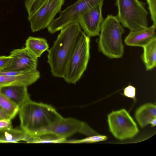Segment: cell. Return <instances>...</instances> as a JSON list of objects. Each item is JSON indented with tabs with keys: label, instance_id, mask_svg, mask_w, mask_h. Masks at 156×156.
Returning <instances> with one entry per match:
<instances>
[{
	"label": "cell",
	"instance_id": "obj_2",
	"mask_svg": "<svg viewBox=\"0 0 156 156\" xmlns=\"http://www.w3.org/2000/svg\"><path fill=\"white\" fill-rule=\"evenodd\" d=\"M19 113L21 129L30 135L44 132L62 117L51 105L31 100Z\"/></svg>",
	"mask_w": 156,
	"mask_h": 156
},
{
	"label": "cell",
	"instance_id": "obj_3",
	"mask_svg": "<svg viewBox=\"0 0 156 156\" xmlns=\"http://www.w3.org/2000/svg\"><path fill=\"white\" fill-rule=\"evenodd\" d=\"M124 31L116 16L108 15L101 27L98 41L99 51L110 58H121L124 52L122 35Z\"/></svg>",
	"mask_w": 156,
	"mask_h": 156
},
{
	"label": "cell",
	"instance_id": "obj_15",
	"mask_svg": "<svg viewBox=\"0 0 156 156\" xmlns=\"http://www.w3.org/2000/svg\"><path fill=\"white\" fill-rule=\"evenodd\" d=\"M135 117L142 127L151 124L152 121L156 118L155 105L147 103L141 106L136 110Z\"/></svg>",
	"mask_w": 156,
	"mask_h": 156
},
{
	"label": "cell",
	"instance_id": "obj_24",
	"mask_svg": "<svg viewBox=\"0 0 156 156\" xmlns=\"http://www.w3.org/2000/svg\"><path fill=\"white\" fill-rule=\"evenodd\" d=\"M12 58L9 56H0V71L7 68L10 64Z\"/></svg>",
	"mask_w": 156,
	"mask_h": 156
},
{
	"label": "cell",
	"instance_id": "obj_8",
	"mask_svg": "<svg viewBox=\"0 0 156 156\" xmlns=\"http://www.w3.org/2000/svg\"><path fill=\"white\" fill-rule=\"evenodd\" d=\"M65 0H45L28 20L31 30L36 32L47 28L54 20L56 15L61 11Z\"/></svg>",
	"mask_w": 156,
	"mask_h": 156
},
{
	"label": "cell",
	"instance_id": "obj_22",
	"mask_svg": "<svg viewBox=\"0 0 156 156\" xmlns=\"http://www.w3.org/2000/svg\"><path fill=\"white\" fill-rule=\"evenodd\" d=\"M45 0H25V5L28 16L32 15Z\"/></svg>",
	"mask_w": 156,
	"mask_h": 156
},
{
	"label": "cell",
	"instance_id": "obj_12",
	"mask_svg": "<svg viewBox=\"0 0 156 156\" xmlns=\"http://www.w3.org/2000/svg\"><path fill=\"white\" fill-rule=\"evenodd\" d=\"M156 27L152 25L145 29L130 31L125 39V44L129 46L143 47L156 37Z\"/></svg>",
	"mask_w": 156,
	"mask_h": 156
},
{
	"label": "cell",
	"instance_id": "obj_25",
	"mask_svg": "<svg viewBox=\"0 0 156 156\" xmlns=\"http://www.w3.org/2000/svg\"><path fill=\"white\" fill-rule=\"evenodd\" d=\"M136 89L131 85H129L124 90V94L126 97L134 98L135 96Z\"/></svg>",
	"mask_w": 156,
	"mask_h": 156
},
{
	"label": "cell",
	"instance_id": "obj_4",
	"mask_svg": "<svg viewBox=\"0 0 156 156\" xmlns=\"http://www.w3.org/2000/svg\"><path fill=\"white\" fill-rule=\"evenodd\" d=\"M90 37L80 33L67 62L63 78L68 83L75 84L87 68L90 58Z\"/></svg>",
	"mask_w": 156,
	"mask_h": 156
},
{
	"label": "cell",
	"instance_id": "obj_17",
	"mask_svg": "<svg viewBox=\"0 0 156 156\" xmlns=\"http://www.w3.org/2000/svg\"><path fill=\"white\" fill-rule=\"evenodd\" d=\"M144 51L142 56V60L146 69L149 70L156 66V37L152 39L143 47Z\"/></svg>",
	"mask_w": 156,
	"mask_h": 156
},
{
	"label": "cell",
	"instance_id": "obj_5",
	"mask_svg": "<svg viewBox=\"0 0 156 156\" xmlns=\"http://www.w3.org/2000/svg\"><path fill=\"white\" fill-rule=\"evenodd\" d=\"M145 5L139 0H116L118 9L116 16L121 24L130 31L147 28L148 12Z\"/></svg>",
	"mask_w": 156,
	"mask_h": 156
},
{
	"label": "cell",
	"instance_id": "obj_6",
	"mask_svg": "<svg viewBox=\"0 0 156 156\" xmlns=\"http://www.w3.org/2000/svg\"><path fill=\"white\" fill-rule=\"evenodd\" d=\"M108 0H78L60 12V16L54 20L47 27L48 32L53 34L70 23L78 22L80 18L88 11Z\"/></svg>",
	"mask_w": 156,
	"mask_h": 156
},
{
	"label": "cell",
	"instance_id": "obj_21",
	"mask_svg": "<svg viewBox=\"0 0 156 156\" xmlns=\"http://www.w3.org/2000/svg\"><path fill=\"white\" fill-rule=\"evenodd\" d=\"M107 137L106 136L99 134L88 136L87 137L80 140H67L65 143L78 144L81 143H93L106 140Z\"/></svg>",
	"mask_w": 156,
	"mask_h": 156
},
{
	"label": "cell",
	"instance_id": "obj_7",
	"mask_svg": "<svg viewBox=\"0 0 156 156\" xmlns=\"http://www.w3.org/2000/svg\"><path fill=\"white\" fill-rule=\"evenodd\" d=\"M108 121L110 132L119 140L132 138L139 132L136 123L124 109L112 111L108 115Z\"/></svg>",
	"mask_w": 156,
	"mask_h": 156
},
{
	"label": "cell",
	"instance_id": "obj_10",
	"mask_svg": "<svg viewBox=\"0 0 156 156\" xmlns=\"http://www.w3.org/2000/svg\"><path fill=\"white\" fill-rule=\"evenodd\" d=\"M9 56L12 58V62L7 68L1 71L27 73L37 70L38 58L26 47L13 50Z\"/></svg>",
	"mask_w": 156,
	"mask_h": 156
},
{
	"label": "cell",
	"instance_id": "obj_28",
	"mask_svg": "<svg viewBox=\"0 0 156 156\" xmlns=\"http://www.w3.org/2000/svg\"><path fill=\"white\" fill-rule=\"evenodd\" d=\"M156 118L154 119L151 122V124L152 126H154L156 125Z\"/></svg>",
	"mask_w": 156,
	"mask_h": 156
},
{
	"label": "cell",
	"instance_id": "obj_13",
	"mask_svg": "<svg viewBox=\"0 0 156 156\" xmlns=\"http://www.w3.org/2000/svg\"><path fill=\"white\" fill-rule=\"evenodd\" d=\"M40 77L37 70L16 76L0 75V88L13 85L27 87L35 83Z\"/></svg>",
	"mask_w": 156,
	"mask_h": 156
},
{
	"label": "cell",
	"instance_id": "obj_26",
	"mask_svg": "<svg viewBox=\"0 0 156 156\" xmlns=\"http://www.w3.org/2000/svg\"><path fill=\"white\" fill-rule=\"evenodd\" d=\"M12 119L10 118H3L0 119V129L11 127Z\"/></svg>",
	"mask_w": 156,
	"mask_h": 156
},
{
	"label": "cell",
	"instance_id": "obj_16",
	"mask_svg": "<svg viewBox=\"0 0 156 156\" xmlns=\"http://www.w3.org/2000/svg\"><path fill=\"white\" fill-rule=\"evenodd\" d=\"M26 47L37 58L40 57L49 47L47 40L43 37H29L25 43Z\"/></svg>",
	"mask_w": 156,
	"mask_h": 156
},
{
	"label": "cell",
	"instance_id": "obj_14",
	"mask_svg": "<svg viewBox=\"0 0 156 156\" xmlns=\"http://www.w3.org/2000/svg\"><path fill=\"white\" fill-rule=\"evenodd\" d=\"M0 93L3 94L18 106L20 108L30 100L27 87L13 85L2 87Z\"/></svg>",
	"mask_w": 156,
	"mask_h": 156
},
{
	"label": "cell",
	"instance_id": "obj_18",
	"mask_svg": "<svg viewBox=\"0 0 156 156\" xmlns=\"http://www.w3.org/2000/svg\"><path fill=\"white\" fill-rule=\"evenodd\" d=\"M27 133L22 129L11 128L0 129V141L1 143H16L24 141Z\"/></svg>",
	"mask_w": 156,
	"mask_h": 156
},
{
	"label": "cell",
	"instance_id": "obj_1",
	"mask_svg": "<svg viewBox=\"0 0 156 156\" xmlns=\"http://www.w3.org/2000/svg\"><path fill=\"white\" fill-rule=\"evenodd\" d=\"M60 30L52 46L48 51L47 62L53 76L63 78L67 62L82 30L78 22L70 23Z\"/></svg>",
	"mask_w": 156,
	"mask_h": 156
},
{
	"label": "cell",
	"instance_id": "obj_23",
	"mask_svg": "<svg viewBox=\"0 0 156 156\" xmlns=\"http://www.w3.org/2000/svg\"><path fill=\"white\" fill-rule=\"evenodd\" d=\"M153 25L156 26V0H146Z\"/></svg>",
	"mask_w": 156,
	"mask_h": 156
},
{
	"label": "cell",
	"instance_id": "obj_27",
	"mask_svg": "<svg viewBox=\"0 0 156 156\" xmlns=\"http://www.w3.org/2000/svg\"><path fill=\"white\" fill-rule=\"evenodd\" d=\"M3 118H9L4 112L0 106V119Z\"/></svg>",
	"mask_w": 156,
	"mask_h": 156
},
{
	"label": "cell",
	"instance_id": "obj_11",
	"mask_svg": "<svg viewBox=\"0 0 156 156\" xmlns=\"http://www.w3.org/2000/svg\"><path fill=\"white\" fill-rule=\"evenodd\" d=\"M103 3L90 9L84 13L78 22L84 32L89 37L99 35L104 20L102 9Z\"/></svg>",
	"mask_w": 156,
	"mask_h": 156
},
{
	"label": "cell",
	"instance_id": "obj_20",
	"mask_svg": "<svg viewBox=\"0 0 156 156\" xmlns=\"http://www.w3.org/2000/svg\"><path fill=\"white\" fill-rule=\"evenodd\" d=\"M0 106L11 119L19 112L20 107L6 96L0 93Z\"/></svg>",
	"mask_w": 156,
	"mask_h": 156
},
{
	"label": "cell",
	"instance_id": "obj_19",
	"mask_svg": "<svg viewBox=\"0 0 156 156\" xmlns=\"http://www.w3.org/2000/svg\"><path fill=\"white\" fill-rule=\"evenodd\" d=\"M66 139L49 132H44L34 135L27 134L24 140L27 143H65Z\"/></svg>",
	"mask_w": 156,
	"mask_h": 156
},
{
	"label": "cell",
	"instance_id": "obj_9",
	"mask_svg": "<svg viewBox=\"0 0 156 156\" xmlns=\"http://www.w3.org/2000/svg\"><path fill=\"white\" fill-rule=\"evenodd\" d=\"M44 132L52 133L66 139L77 133L87 136L99 134L86 123L71 117H62Z\"/></svg>",
	"mask_w": 156,
	"mask_h": 156
}]
</instances>
